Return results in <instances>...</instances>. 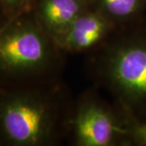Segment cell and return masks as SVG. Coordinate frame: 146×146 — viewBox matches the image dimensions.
<instances>
[{
	"label": "cell",
	"mask_w": 146,
	"mask_h": 146,
	"mask_svg": "<svg viewBox=\"0 0 146 146\" xmlns=\"http://www.w3.org/2000/svg\"><path fill=\"white\" fill-rule=\"evenodd\" d=\"M74 101L60 77L0 81V145H60L68 137Z\"/></svg>",
	"instance_id": "obj_1"
},
{
	"label": "cell",
	"mask_w": 146,
	"mask_h": 146,
	"mask_svg": "<svg viewBox=\"0 0 146 146\" xmlns=\"http://www.w3.org/2000/svg\"><path fill=\"white\" fill-rule=\"evenodd\" d=\"M127 146H146V123L132 127Z\"/></svg>",
	"instance_id": "obj_9"
},
{
	"label": "cell",
	"mask_w": 146,
	"mask_h": 146,
	"mask_svg": "<svg viewBox=\"0 0 146 146\" xmlns=\"http://www.w3.org/2000/svg\"><path fill=\"white\" fill-rule=\"evenodd\" d=\"M134 126L118 105L91 89L74 101L68 139L76 146H127Z\"/></svg>",
	"instance_id": "obj_4"
},
{
	"label": "cell",
	"mask_w": 146,
	"mask_h": 146,
	"mask_svg": "<svg viewBox=\"0 0 146 146\" xmlns=\"http://www.w3.org/2000/svg\"><path fill=\"white\" fill-rule=\"evenodd\" d=\"M65 54L32 10L0 21V81L60 77Z\"/></svg>",
	"instance_id": "obj_3"
},
{
	"label": "cell",
	"mask_w": 146,
	"mask_h": 146,
	"mask_svg": "<svg viewBox=\"0 0 146 146\" xmlns=\"http://www.w3.org/2000/svg\"><path fill=\"white\" fill-rule=\"evenodd\" d=\"M89 73L135 125L146 123V17L119 27L89 53Z\"/></svg>",
	"instance_id": "obj_2"
},
{
	"label": "cell",
	"mask_w": 146,
	"mask_h": 146,
	"mask_svg": "<svg viewBox=\"0 0 146 146\" xmlns=\"http://www.w3.org/2000/svg\"><path fill=\"white\" fill-rule=\"evenodd\" d=\"M3 17H4V16H0V21H2V20H3Z\"/></svg>",
	"instance_id": "obj_11"
},
{
	"label": "cell",
	"mask_w": 146,
	"mask_h": 146,
	"mask_svg": "<svg viewBox=\"0 0 146 146\" xmlns=\"http://www.w3.org/2000/svg\"><path fill=\"white\" fill-rule=\"evenodd\" d=\"M91 7V0H39L32 11L42 29L55 40Z\"/></svg>",
	"instance_id": "obj_6"
},
{
	"label": "cell",
	"mask_w": 146,
	"mask_h": 146,
	"mask_svg": "<svg viewBox=\"0 0 146 146\" xmlns=\"http://www.w3.org/2000/svg\"><path fill=\"white\" fill-rule=\"evenodd\" d=\"M91 4L118 28L141 19L146 10V0H91Z\"/></svg>",
	"instance_id": "obj_7"
},
{
	"label": "cell",
	"mask_w": 146,
	"mask_h": 146,
	"mask_svg": "<svg viewBox=\"0 0 146 146\" xmlns=\"http://www.w3.org/2000/svg\"><path fill=\"white\" fill-rule=\"evenodd\" d=\"M117 29L101 12L91 7L80 15L54 41L65 54L90 53L106 42Z\"/></svg>",
	"instance_id": "obj_5"
},
{
	"label": "cell",
	"mask_w": 146,
	"mask_h": 146,
	"mask_svg": "<svg viewBox=\"0 0 146 146\" xmlns=\"http://www.w3.org/2000/svg\"><path fill=\"white\" fill-rule=\"evenodd\" d=\"M0 9L7 16H14L33 9L29 0H0Z\"/></svg>",
	"instance_id": "obj_8"
},
{
	"label": "cell",
	"mask_w": 146,
	"mask_h": 146,
	"mask_svg": "<svg viewBox=\"0 0 146 146\" xmlns=\"http://www.w3.org/2000/svg\"><path fill=\"white\" fill-rule=\"evenodd\" d=\"M3 15H4V14H3V13L2 12V11L0 10V16H3Z\"/></svg>",
	"instance_id": "obj_10"
}]
</instances>
